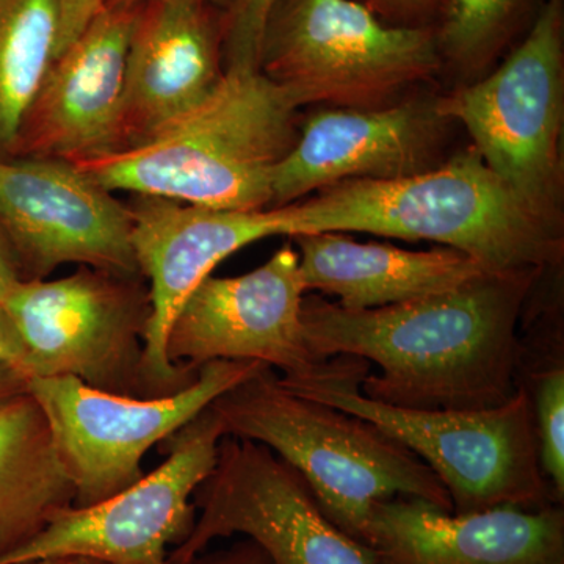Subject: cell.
Segmentation results:
<instances>
[{
  "label": "cell",
  "mask_w": 564,
  "mask_h": 564,
  "mask_svg": "<svg viewBox=\"0 0 564 564\" xmlns=\"http://www.w3.org/2000/svg\"><path fill=\"white\" fill-rule=\"evenodd\" d=\"M541 270L481 273L452 291L377 310H345L307 296L302 329L318 361L377 364L361 392L413 410L484 411L513 399L524 345L522 310Z\"/></svg>",
  "instance_id": "6da1fadb"
},
{
  "label": "cell",
  "mask_w": 564,
  "mask_h": 564,
  "mask_svg": "<svg viewBox=\"0 0 564 564\" xmlns=\"http://www.w3.org/2000/svg\"><path fill=\"white\" fill-rule=\"evenodd\" d=\"M282 236L367 232L462 251L488 273L547 270L563 259L562 229L533 214L473 147L432 172L351 180L273 207Z\"/></svg>",
  "instance_id": "7a4b0ae2"
},
{
  "label": "cell",
  "mask_w": 564,
  "mask_h": 564,
  "mask_svg": "<svg viewBox=\"0 0 564 564\" xmlns=\"http://www.w3.org/2000/svg\"><path fill=\"white\" fill-rule=\"evenodd\" d=\"M300 107L259 69H228L198 106L131 150L76 163L107 191L221 210L272 204L299 137Z\"/></svg>",
  "instance_id": "3957f363"
},
{
  "label": "cell",
  "mask_w": 564,
  "mask_h": 564,
  "mask_svg": "<svg viewBox=\"0 0 564 564\" xmlns=\"http://www.w3.org/2000/svg\"><path fill=\"white\" fill-rule=\"evenodd\" d=\"M225 436L269 447L310 486L334 525L362 544L370 511L393 497H415L454 513L436 474L372 422L282 388L272 367L210 403Z\"/></svg>",
  "instance_id": "277c9868"
},
{
  "label": "cell",
  "mask_w": 564,
  "mask_h": 564,
  "mask_svg": "<svg viewBox=\"0 0 564 564\" xmlns=\"http://www.w3.org/2000/svg\"><path fill=\"white\" fill-rule=\"evenodd\" d=\"M367 375V361L340 355L310 377L278 380L295 395L372 422L410 448L447 489L455 514L562 503L541 470L533 402L524 386L491 410H413L364 395Z\"/></svg>",
  "instance_id": "5b68a950"
},
{
  "label": "cell",
  "mask_w": 564,
  "mask_h": 564,
  "mask_svg": "<svg viewBox=\"0 0 564 564\" xmlns=\"http://www.w3.org/2000/svg\"><path fill=\"white\" fill-rule=\"evenodd\" d=\"M441 69L434 29L393 28L352 0H276L259 55L300 109H378Z\"/></svg>",
  "instance_id": "8992f818"
},
{
  "label": "cell",
  "mask_w": 564,
  "mask_h": 564,
  "mask_svg": "<svg viewBox=\"0 0 564 564\" xmlns=\"http://www.w3.org/2000/svg\"><path fill=\"white\" fill-rule=\"evenodd\" d=\"M440 107L466 129L489 170L563 231L564 0H544L503 62L440 95Z\"/></svg>",
  "instance_id": "52a82bcc"
},
{
  "label": "cell",
  "mask_w": 564,
  "mask_h": 564,
  "mask_svg": "<svg viewBox=\"0 0 564 564\" xmlns=\"http://www.w3.org/2000/svg\"><path fill=\"white\" fill-rule=\"evenodd\" d=\"M265 364L212 361L188 388L155 399L98 391L73 377L29 378L55 451L74 486V507H90L144 477L141 459Z\"/></svg>",
  "instance_id": "ba28073f"
},
{
  "label": "cell",
  "mask_w": 564,
  "mask_h": 564,
  "mask_svg": "<svg viewBox=\"0 0 564 564\" xmlns=\"http://www.w3.org/2000/svg\"><path fill=\"white\" fill-rule=\"evenodd\" d=\"M3 304L28 348L29 378L73 377L98 391L144 399L151 302L141 274L80 267L62 280L22 281Z\"/></svg>",
  "instance_id": "9c48e42d"
},
{
  "label": "cell",
  "mask_w": 564,
  "mask_h": 564,
  "mask_svg": "<svg viewBox=\"0 0 564 564\" xmlns=\"http://www.w3.org/2000/svg\"><path fill=\"white\" fill-rule=\"evenodd\" d=\"M193 499L198 519L169 564H191L212 541L234 534L258 545L270 564H377L326 518L302 475L254 441L223 436Z\"/></svg>",
  "instance_id": "30bf717a"
},
{
  "label": "cell",
  "mask_w": 564,
  "mask_h": 564,
  "mask_svg": "<svg viewBox=\"0 0 564 564\" xmlns=\"http://www.w3.org/2000/svg\"><path fill=\"white\" fill-rule=\"evenodd\" d=\"M225 430L210 404L163 441L169 458L131 488L90 507L63 508L3 564L82 556L101 564H169L195 522L192 497L217 463Z\"/></svg>",
  "instance_id": "8fae6325"
},
{
  "label": "cell",
  "mask_w": 564,
  "mask_h": 564,
  "mask_svg": "<svg viewBox=\"0 0 564 564\" xmlns=\"http://www.w3.org/2000/svg\"><path fill=\"white\" fill-rule=\"evenodd\" d=\"M0 229L24 281L65 263L141 274L129 206L63 159H0Z\"/></svg>",
  "instance_id": "7c38bea8"
},
{
  "label": "cell",
  "mask_w": 564,
  "mask_h": 564,
  "mask_svg": "<svg viewBox=\"0 0 564 564\" xmlns=\"http://www.w3.org/2000/svg\"><path fill=\"white\" fill-rule=\"evenodd\" d=\"M455 126L441 110L440 95L421 88L378 109L315 110L302 118L295 144L274 169L269 209L343 181L432 172L451 158Z\"/></svg>",
  "instance_id": "4fadbf2b"
},
{
  "label": "cell",
  "mask_w": 564,
  "mask_h": 564,
  "mask_svg": "<svg viewBox=\"0 0 564 564\" xmlns=\"http://www.w3.org/2000/svg\"><path fill=\"white\" fill-rule=\"evenodd\" d=\"M140 273L150 281L151 315L144 334V399L188 388L199 369L177 367L166 356L174 315L218 263L247 245L282 236L276 209L221 210L139 196L129 206Z\"/></svg>",
  "instance_id": "5bb4252c"
},
{
  "label": "cell",
  "mask_w": 564,
  "mask_h": 564,
  "mask_svg": "<svg viewBox=\"0 0 564 564\" xmlns=\"http://www.w3.org/2000/svg\"><path fill=\"white\" fill-rule=\"evenodd\" d=\"M304 292L292 243L250 273L207 276L174 315L166 356L196 370L212 361H256L281 370L285 380L310 377L323 361L304 343Z\"/></svg>",
  "instance_id": "9a60e30c"
},
{
  "label": "cell",
  "mask_w": 564,
  "mask_h": 564,
  "mask_svg": "<svg viewBox=\"0 0 564 564\" xmlns=\"http://www.w3.org/2000/svg\"><path fill=\"white\" fill-rule=\"evenodd\" d=\"M141 6L106 0L58 55L22 121L13 158L95 161L121 148L126 58Z\"/></svg>",
  "instance_id": "2e32d148"
},
{
  "label": "cell",
  "mask_w": 564,
  "mask_h": 564,
  "mask_svg": "<svg viewBox=\"0 0 564 564\" xmlns=\"http://www.w3.org/2000/svg\"><path fill=\"white\" fill-rule=\"evenodd\" d=\"M362 544L377 564H564L562 505L455 514L415 497L372 507Z\"/></svg>",
  "instance_id": "e0dca14e"
},
{
  "label": "cell",
  "mask_w": 564,
  "mask_h": 564,
  "mask_svg": "<svg viewBox=\"0 0 564 564\" xmlns=\"http://www.w3.org/2000/svg\"><path fill=\"white\" fill-rule=\"evenodd\" d=\"M225 14L192 0L140 7L126 58L120 151L150 140L217 87Z\"/></svg>",
  "instance_id": "ac0fdd59"
},
{
  "label": "cell",
  "mask_w": 564,
  "mask_h": 564,
  "mask_svg": "<svg viewBox=\"0 0 564 564\" xmlns=\"http://www.w3.org/2000/svg\"><path fill=\"white\" fill-rule=\"evenodd\" d=\"M306 291L336 295L345 310H377L452 291L485 272L452 248L411 251L388 243H359L345 232L292 237Z\"/></svg>",
  "instance_id": "d6986e66"
},
{
  "label": "cell",
  "mask_w": 564,
  "mask_h": 564,
  "mask_svg": "<svg viewBox=\"0 0 564 564\" xmlns=\"http://www.w3.org/2000/svg\"><path fill=\"white\" fill-rule=\"evenodd\" d=\"M73 503L74 486L31 392L0 404V564Z\"/></svg>",
  "instance_id": "ffe728a7"
},
{
  "label": "cell",
  "mask_w": 564,
  "mask_h": 564,
  "mask_svg": "<svg viewBox=\"0 0 564 564\" xmlns=\"http://www.w3.org/2000/svg\"><path fill=\"white\" fill-rule=\"evenodd\" d=\"M58 0H0V159L13 158L22 121L55 61Z\"/></svg>",
  "instance_id": "44dd1931"
},
{
  "label": "cell",
  "mask_w": 564,
  "mask_h": 564,
  "mask_svg": "<svg viewBox=\"0 0 564 564\" xmlns=\"http://www.w3.org/2000/svg\"><path fill=\"white\" fill-rule=\"evenodd\" d=\"M544 0H443L434 25L441 73L456 87L494 69L532 28Z\"/></svg>",
  "instance_id": "7402d4cb"
},
{
  "label": "cell",
  "mask_w": 564,
  "mask_h": 564,
  "mask_svg": "<svg viewBox=\"0 0 564 564\" xmlns=\"http://www.w3.org/2000/svg\"><path fill=\"white\" fill-rule=\"evenodd\" d=\"M534 425L540 466L555 499L564 496V367L563 361L538 375Z\"/></svg>",
  "instance_id": "603a6c76"
},
{
  "label": "cell",
  "mask_w": 564,
  "mask_h": 564,
  "mask_svg": "<svg viewBox=\"0 0 564 564\" xmlns=\"http://www.w3.org/2000/svg\"><path fill=\"white\" fill-rule=\"evenodd\" d=\"M276 0H236L225 14L223 68L259 69L263 29Z\"/></svg>",
  "instance_id": "cb8c5ba5"
},
{
  "label": "cell",
  "mask_w": 564,
  "mask_h": 564,
  "mask_svg": "<svg viewBox=\"0 0 564 564\" xmlns=\"http://www.w3.org/2000/svg\"><path fill=\"white\" fill-rule=\"evenodd\" d=\"M393 28L434 29L443 0H352Z\"/></svg>",
  "instance_id": "d4e9b609"
},
{
  "label": "cell",
  "mask_w": 564,
  "mask_h": 564,
  "mask_svg": "<svg viewBox=\"0 0 564 564\" xmlns=\"http://www.w3.org/2000/svg\"><path fill=\"white\" fill-rule=\"evenodd\" d=\"M61 6V29H58L55 58L68 50L85 29L106 6V0H58Z\"/></svg>",
  "instance_id": "484cf974"
},
{
  "label": "cell",
  "mask_w": 564,
  "mask_h": 564,
  "mask_svg": "<svg viewBox=\"0 0 564 564\" xmlns=\"http://www.w3.org/2000/svg\"><path fill=\"white\" fill-rule=\"evenodd\" d=\"M25 564H101L82 556H55ZM191 564H270L267 555L252 541H243L217 554L198 556Z\"/></svg>",
  "instance_id": "4316f807"
},
{
  "label": "cell",
  "mask_w": 564,
  "mask_h": 564,
  "mask_svg": "<svg viewBox=\"0 0 564 564\" xmlns=\"http://www.w3.org/2000/svg\"><path fill=\"white\" fill-rule=\"evenodd\" d=\"M25 358H28V348L22 340L20 329L6 304L0 302V364L18 367L24 372Z\"/></svg>",
  "instance_id": "83f0119b"
},
{
  "label": "cell",
  "mask_w": 564,
  "mask_h": 564,
  "mask_svg": "<svg viewBox=\"0 0 564 564\" xmlns=\"http://www.w3.org/2000/svg\"><path fill=\"white\" fill-rule=\"evenodd\" d=\"M22 281L24 280H22L14 252L6 234L0 229V302H6Z\"/></svg>",
  "instance_id": "f1b7e54d"
},
{
  "label": "cell",
  "mask_w": 564,
  "mask_h": 564,
  "mask_svg": "<svg viewBox=\"0 0 564 564\" xmlns=\"http://www.w3.org/2000/svg\"><path fill=\"white\" fill-rule=\"evenodd\" d=\"M29 392V377L14 366L0 364V404Z\"/></svg>",
  "instance_id": "f546056e"
},
{
  "label": "cell",
  "mask_w": 564,
  "mask_h": 564,
  "mask_svg": "<svg viewBox=\"0 0 564 564\" xmlns=\"http://www.w3.org/2000/svg\"><path fill=\"white\" fill-rule=\"evenodd\" d=\"M117 2L126 3V6H143L147 2H177V0H117ZM192 2L207 3V6L217 7V9L228 11L231 9L236 0H192Z\"/></svg>",
  "instance_id": "4dcf8cb0"
}]
</instances>
